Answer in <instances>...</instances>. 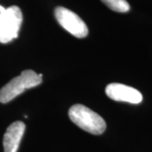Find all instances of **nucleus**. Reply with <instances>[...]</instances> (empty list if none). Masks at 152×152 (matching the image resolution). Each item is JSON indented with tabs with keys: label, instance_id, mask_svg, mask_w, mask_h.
Returning <instances> with one entry per match:
<instances>
[{
	"label": "nucleus",
	"instance_id": "6",
	"mask_svg": "<svg viewBox=\"0 0 152 152\" xmlns=\"http://www.w3.org/2000/svg\"><path fill=\"white\" fill-rule=\"evenodd\" d=\"M26 125L20 121L11 124L4 136V152H17L25 133Z\"/></svg>",
	"mask_w": 152,
	"mask_h": 152
},
{
	"label": "nucleus",
	"instance_id": "3",
	"mask_svg": "<svg viewBox=\"0 0 152 152\" xmlns=\"http://www.w3.org/2000/svg\"><path fill=\"white\" fill-rule=\"evenodd\" d=\"M22 12L18 6L8 9L0 5V42L8 43L18 37L22 24Z\"/></svg>",
	"mask_w": 152,
	"mask_h": 152
},
{
	"label": "nucleus",
	"instance_id": "7",
	"mask_svg": "<svg viewBox=\"0 0 152 152\" xmlns=\"http://www.w3.org/2000/svg\"><path fill=\"white\" fill-rule=\"evenodd\" d=\"M101 1L107 6L110 10L116 12L126 13L130 10V5L126 0H101Z\"/></svg>",
	"mask_w": 152,
	"mask_h": 152
},
{
	"label": "nucleus",
	"instance_id": "4",
	"mask_svg": "<svg viewBox=\"0 0 152 152\" xmlns=\"http://www.w3.org/2000/svg\"><path fill=\"white\" fill-rule=\"evenodd\" d=\"M55 17L60 26L71 35L78 38H84L88 35L86 23L73 11L64 7H58L55 10Z\"/></svg>",
	"mask_w": 152,
	"mask_h": 152
},
{
	"label": "nucleus",
	"instance_id": "5",
	"mask_svg": "<svg viewBox=\"0 0 152 152\" xmlns=\"http://www.w3.org/2000/svg\"><path fill=\"white\" fill-rule=\"evenodd\" d=\"M106 94L110 99L117 102L139 104L143 100L142 94L138 90L118 83L109 84L106 87Z\"/></svg>",
	"mask_w": 152,
	"mask_h": 152
},
{
	"label": "nucleus",
	"instance_id": "1",
	"mask_svg": "<svg viewBox=\"0 0 152 152\" xmlns=\"http://www.w3.org/2000/svg\"><path fill=\"white\" fill-rule=\"evenodd\" d=\"M69 116L75 124L92 134H102L107 128L105 120L99 114L81 104L72 106Z\"/></svg>",
	"mask_w": 152,
	"mask_h": 152
},
{
	"label": "nucleus",
	"instance_id": "2",
	"mask_svg": "<svg viewBox=\"0 0 152 152\" xmlns=\"http://www.w3.org/2000/svg\"><path fill=\"white\" fill-rule=\"evenodd\" d=\"M42 75H38L35 71L27 69L22 72L20 75L11 80L0 90V102L7 103L24 92L26 89L37 86L42 83Z\"/></svg>",
	"mask_w": 152,
	"mask_h": 152
}]
</instances>
